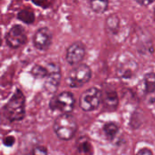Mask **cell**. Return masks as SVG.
<instances>
[{
  "mask_svg": "<svg viewBox=\"0 0 155 155\" xmlns=\"http://www.w3.org/2000/svg\"><path fill=\"white\" fill-rule=\"evenodd\" d=\"M3 114L9 122L22 121L25 116V97L20 89H16L3 108Z\"/></svg>",
  "mask_w": 155,
  "mask_h": 155,
  "instance_id": "cell-1",
  "label": "cell"
},
{
  "mask_svg": "<svg viewBox=\"0 0 155 155\" xmlns=\"http://www.w3.org/2000/svg\"><path fill=\"white\" fill-rule=\"evenodd\" d=\"M78 124L74 116L70 113L61 114L56 117L54 123V132L62 141L71 140L76 134Z\"/></svg>",
  "mask_w": 155,
  "mask_h": 155,
  "instance_id": "cell-2",
  "label": "cell"
},
{
  "mask_svg": "<svg viewBox=\"0 0 155 155\" xmlns=\"http://www.w3.org/2000/svg\"><path fill=\"white\" fill-rule=\"evenodd\" d=\"M138 63L128 54H121L116 63V76L122 81H130L134 79L138 72Z\"/></svg>",
  "mask_w": 155,
  "mask_h": 155,
  "instance_id": "cell-3",
  "label": "cell"
},
{
  "mask_svg": "<svg viewBox=\"0 0 155 155\" xmlns=\"http://www.w3.org/2000/svg\"><path fill=\"white\" fill-rule=\"evenodd\" d=\"M103 91L97 87H90L82 93L79 98L80 108L84 112L96 110L102 104Z\"/></svg>",
  "mask_w": 155,
  "mask_h": 155,
  "instance_id": "cell-4",
  "label": "cell"
},
{
  "mask_svg": "<svg viewBox=\"0 0 155 155\" xmlns=\"http://www.w3.org/2000/svg\"><path fill=\"white\" fill-rule=\"evenodd\" d=\"M92 78V70L86 64H80L72 69L68 74V84L71 88H79L86 84Z\"/></svg>",
  "mask_w": 155,
  "mask_h": 155,
  "instance_id": "cell-5",
  "label": "cell"
},
{
  "mask_svg": "<svg viewBox=\"0 0 155 155\" xmlns=\"http://www.w3.org/2000/svg\"><path fill=\"white\" fill-rule=\"evenodd\" d=\"M74 96L71 92H62L50 101V108L53 111H59L62 114L71 113L74 108Z\"/></svg>",
  "mask_w": 155,
  "mask_h": 155,
  "instance_id": "cell-6",
  "label": "cell"
},
{
  "mask_svg": "<svg viewBox=\"0 0 155 155\" xmlns=\"http://www.w3.org/2000/svg\"><path fill=\"white\" fill-rule=\"evenodd\" d=\"M46 67L48 69V74L45 78L44 89L49 94H54L58 89L61 82V68L59 64L54 62L48 63Z\"/></svg>",
  "mask_w": 155,
  "mask_h": 155,
  "instance_id": "cell-7",
  "label": "cell"
},
{
  "mask_svg": "<svg viewBox=\"0 0 155 155\" xmlns=\"http://www.w3.org/2000/svg\"><path fill=\"white\" fill-rule=\"evenodd\" d=\"M6 45L14 49L23 46L27 41V35L25 28L21 25H13L5 36Z\"/></svg>",
  "mask_w": 155,
  "mask_h": 155,
  "instance_id": "cell-8",
  "label": "cell"
},
{
  "mask_svg": "<svg viewBox=\"0 0 155 155\" xmlns=\"http://www.w3.org/2000/svg\"><path fill=\"white\" fill-rule=\"evenodd\" d=\"M86 54L85 45L80 41L73 43L65 52V60L70 65H74L80 64Z\"/></svg>",
  "mask_w": 155,
  "mask_h": 155,
  "instance_id": "cell-9",
  "label": "cell"
},
{
  "mask_svg": "<svg viewBox=\"0 0 155 155\" xmlns=\"http://www.w3.org/2000/svg\"><path fill=\"white\" fill-rule=\"evenodd\" d=\"M34 46L40 51H46L52 45V33L47 27L37 29L33 36Z\"/></svg>",
  "mask_w": 155,
  "mask_h": 155,
  "instance_id": "cell-10",
  "label": "cell"
},
{
  "mask_svg": "<svg viewBox=\"0 0 155 155\" xmlns=\"http://www.w3.org/2000/svg\"><path fill=\"white\" fill-rule=\"evenodd\" d=\"M141 94L150 103L155 102V73L146 74L139 86Z\"/></svg>",
  "mask_w": 155,
  "mask_h": 155,
  "instance_id": "cell-11",
  "label": "cell"
},
{
  "mask_svg": "<svg viewBox=\"0 0 155 155\" xmlns=\"http://www.w3.org/2000/svg\"><path fill=\"white\" fill-rule=\"evenodd\" d=\"M119 104L118 94L115 90H104L103 92L102 104L104 105V110L107 112H114L117 109Z\"/></svg>",
  "mask_w": 155,
  "mask_h": 155,
  "instance_id": "cell-12",
  "label": "cell"
},
{
  "mask_svg": "<svg viewBox=\"0 0 155 155\" xmlns=\"http://www.w3.org/2000/svg\"><path fill=\"white\" fill-rule=\"evenodd\" d=\"M105 30L110 37H116L121 31V20L116 14L110 15L105 21Z\"/></svg>",
  "mask_w": 155,
  "mask_h": 155,
  "instance_id": "cell-13",
  "label": "cell"
},
{
  "mask_svg": "<svg viewBox=\"0 0 155 155\" xmlns=\"http://www.w3.org/2000/svg\"><path fill=\"white\" fill-rule=\"evenodd\" d=\"M93 12L96 14H104L109 6V0H87L86 1Z\"/></svg>",
  "mask_w": 155,
  "mask_h": 155,
  "instance_id": "cell-14",
  "label": "cell"
},
{
  "mask_svg": "<svg viewBox=\"0 0 155 155\" xmlns=\"http://www.w3.org/2000/svg\"><path fill=\"white\" fill-rule=\"evenodd\" d=\"M103 131H104V134L106 136V138L110 141H113L119 133V126L115 123L108 122L104 125Z\"/></svg>",
  "mask_w": 155,
  "mask_h": 155,
  "instance_id": "cell-15",
  "label": "cell"
},
{
  "mask_svg": "<svg viewBox=\"0 0 155 155\" xmlns=\"http://www.w3.org/2000/svg\"><path fill=\"white\" fill-rule=\"evenodd\" d=\"M30 74L35 79H45L48 74V69L40 64H35L31 69Z\"/></svg>",
  "mask_w": 155,
  "mask_h": 155,
  "instance_id": "cell-16",
  "label": "cell"
},
{
  "mask_svg": "<svg viewBox=\"0 0 155 155\" xmlns=\"http://www.w3.org/2000/svg\"><path fill=\"white\" fill-rule=\"evenodd\" d=\"M77 152L80 153H92L93 147L87 139H79L77 142Z\"/></svg>",
  "mask_w": 155,
  "mask_h": 155,
  "instance_id": "cell-17",
  "label": "cell"
},
{
  "mask_svg": "<svg viewBox=\"0 0 155 155\" xmlns=\"http://www.w3.org/2000/svg\"><path fill=\"white\" fill-rule=\"evenodd\" d=\"M34 15L32 12L25 11V10H22V11H20V12L18 13V15H17V17H18V19L22 20L23 22L29 24V23H32V21H31V20H29V17H28V15Z\"/></svg>",
  "mask_w": 155,
  "mask_h": 155,
  "instance_id": "cell-18",
  "label": "cell"
},
{
  "mask_svg": "<svg viewBox=\"0 0 155 155\" xmlns=\"http://www.w3.org/2000/svg\"><path fill=\"white\" fill-rule=\"evenodd\" d=\"M31 153L35 155H45L48 153V151H47L46 147H45V146L36 145L32 149Z\"/></svg>",
  "mask_w": 155,
  "mask_h": 155,
  "instance_id": "cell-19",
  "label": "cell"
},
{
  "mask_svg": "<svg viewBox=\"0 0 155 155\" xmlns=\"http://www.w3.org/2000/svg\"><path fill=\"white\" fill-rule=\"evenodd\" d=\"M3 143H4V144H5V146L11 147V146H13V144L15 143V138H14L13 136H11V135H8V136H6V137L4 138Z\"/></svg>",
  "mask_w": 155,
  "mask_h": 155,
  "instance_id": "cell-20",
  "label": "cell"
},
{
  "mask_svg": "<svg viewBox=\"0 0 155 155\" xmlns=\"http://www.w3.org/2000/svg\"><path fill=\"white\" fill-rule=\"evenodd\" d=\"M137 4H139L140 5L143 6H148L151 5L153 3H154L155 0H134Z\"/></svg>",
  "mask_w": 155,
  "mask_h": 155,
  "instance_id": "cell-21",
  "label": "cell"
},
{
  "mask_svg": "<svg viewBox=\"0 0 155 155\" xmlns=\"http://www.w3.org/2000/svg\"><path fill=\"white\" fill-rule=\"evenodd\" d=\"M137 154L140 155H147V154H153V151L149 148H143L141 150H139L137 152Z\"/></svg>",
  "mask_w": 155,
  "mask_h": 155,
  "instance_id": "cell-22",
  "label": "cell"
},
{
  "mask_svg": "<svg viewBox=\"0 0 155 155\" xmlns=\"http://www.w3.org/2000/svg\"><path fill=\"white\" fill-rule=\"evenodd\" d=\"M85 1H87V0H85Z\"/></svg>",
  "mask_w": 155,
  "mask_h": 155,
  "instance_id": "cell-23",
  "label": "cell"
}]
</instances>
